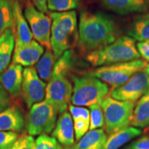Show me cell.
Masks as SVG:
<instances>
[{"instance_id": "obj_14", "label": "cell", "mask_w": 149, "mask_h": 149, "mask_svg": "<svg viewBox=\"0 0 149 149\" xmlns=\"http://www.w3.org/2000/svg\"><path fill=\"white\" fill-rule=\"evenodd\" d=\"M23 71L22 66L12 63L0 74V84L10 95L16 97L22 91Z\"/></svg>"}, {"instance_id": "obj_19", "label": "cell", "mask_w": 149, "mask_h": 149, "mask_svg": "<svg viewBox=\"0 0 149 149\" xmlns=\"http://www.w3.org/2000/svg\"><path fill=\"white\" fill-rule=\"evenodd\" d=\"M141 134V130L138 128L133 126L125 128L110 135L102 149H119Z\"/></svg>"}, {"instance_id": "obj_32", "label": "cell", "mask_w": 149, "mask_h": 149, "mask_svg": "<svg viewBox=\"0 0 149 149\" xmlns=\"http://www.w3.org/2000/svg\"><path fill=\"white\" fill-rule=\"evenodd\" d=\"M122 149H149V134L135 139Z\"/></svg>"}, {"instance_id": "obj_8", "label": "cell", "mask_w": 149, "mask_h": 149, "mask_svg": "<svg viewBox=\"0 0 149 149\" xmlns=\"http://www.w3.org/2000/svg\"><path fill=\"white\" fill-rule=\"evenodd\" d=\"M57 112L45 100L35 104L30 109L26 120V129L30 135L50 133L57 122Z\"/></svg>"}, {"instance_id": "obj_23", "label": "cell", "mask_w": 149, "mask_h": 149, "mask_svg": "<svg viewBox=\"0 0 149 149\" xmlns=\"http://www.w3.org/2000/svg\"><path fill=\"white\" fill-rule=\"evenodd\" d=\"M128 35L138 42L149 40V13L139 16L134 20Z\"/></svg>"}, {"instance_id": "obj_2", "label": "cell", "mask_w": 149, "mask_h": 149, "mask_svg": "<svg viewBox=\"0 0 149 149\" xmlns=\"http://www.w3.org/2000/svg\"><path fill=\"white\" fill-rule=\"evenodd\" d=\"M135 41L130 37L117 38L109 45L88 53L86 60L93 66H104L140 58Z\"/></svg>"}, {"instance_id": "obj_24", "label": "cell", "mask_w": 149, "mask_h": 149, "mask_svg": "<svg viewBox=\"0 0 149 149\" xmlns=\"http://www.w3.org/2000/svg\"><path fill=\"white\" fill-rule=\"evenodd\" d=\"M14 0H0V35L14 25Z\"/></svg>"}, {"instance_id": "obj_10", "label": "cell", "mask_w": 149, "mask_h": 149, "mask_svg": "<svg viewBox=\"0 0 149 149\" xmlns=\"http://www.w3.org/2000/svg\"><path fill=\"white\" fill-rule=\"evenodd\" d=\"M149 90V77L145 70L133 74L129 79L111 91L112 97L136 102Z\"/></svg>"}, {"instance_id": "obj_4", "label": "cell", "mask_w": 149, "mask_h": 149, "mask_svg": "<svg viewBox=\"0 0 149 149\" xmlns=\"http://www.w3.org/2000/svg\"><path fill=\"white\" fill-rule=\"evenodd\" d=\"M109 93L107 84L92 74L73 78L71 102L77 107L101 104Z\"/></svg>"}, {"instance_id": "obj_22", "label": "cell", "mask_w": 149, "mask_h": 149, "mask_svg": "<svg viewBox=\"0 0 149 149\" xmlns=\"http://www.w3.org/2000/svg\"><path fill=\"white\" fill-rule=\"evenodd\" d=\"M55 57L51 49H46L36 65V71L44 81H48L53 74Z\"/></svg>"}, {"instance_id": "obj_6", "label": "cell", "mask_w": 149, "mask_h": 149, "mask_svg": "<svg viewBox=\"0 0 149 149\" xmlns=\"http://www.w3.org/2000/svg\"><path fill=\"white\" fill-rule=\"evenodd\" d=\"M146 61L137 59L125 62L100 66L91 72L104 82L109 84L112 89L126 82L133 74L146 69Z\"/></svg>"}, {"instance_id": "obj_34", "label": "cell", "mask_w": 149, "mask_h": 149, "mask_svg": "<svg viewBox=\"0 0 149 149\" xmlns=\"http://www.w3.org/2000/svg\"><path fill=\"white\" fill-rule=\"evenodd\" d=\"M136 46L139 55L145 60L149 61V40L144 42H139Z\"/></svg>"}, {"instance_id": "obj_37", "label": "cell", "mask_w": 149, "mask_h": 149, "mask_svg": "<svg viewBox=\"0 0 149 149\" xmlns=\"http://www.w3.org/2000/svg\"><path fill=\"white\" fill-rule=\"evenodd\" d=\"M144 132H145V133H147V132H149V126H148V128H146V129L145 130Z\"/></svg>"}, {"instance_id": "obj_12", "label": "cell", "mask_w": 149, "mask_h": 149, "mask_svg": "<svg viewBox=\"0 0 149 149\" xmlns=\"http://www.w3.org/2000/svg\"><path fill=\"white\" fill-rule=\"evenodd\" d=\"M44 53V47L37 41L15 46L13 56V63L22 66L30 67L37 63Z\"/></svg>"}, {"instance_id": "obj_33", "label": "cell", "mask_w": 149, "mask_h": 149, "mask_svg": "<svg viewBox=\"0 0 149 149\" xmlns=\"http://www.w3.org/2000/svg\"><path fill=\"white\" fill-rule=\"evenodd\" d=\"M10 94L6 91L3 86L0 84V113L10 107Z\"/></svg>"}, {"instance_id": "obj_20", "label": "cell", "mask_w": 149, "mask_h": 149, "mask_svg": "<svg viewBox=\"0 0 149 149\" xmlns=\"http://www.w3.org/2000/svg\"><path fill=\"white\" fill-rule=\"evenodd\" d=\"M107 139V134L102 128L90 130L68 149H102Z\"/></svg>"}, {"instance_id": "obj_36", "label": "cell", "mask_w": 149, "mask_h": 149, "mask_svg": "<svg viewBox=\"0 0 149 149\" xmlns=\"http://www.w3.org/2000/svg\"><path fill=\"white\" fill-rule=\"evenodd\" d=\"M145 71H146V72L147 73V74H148V77H149V64L147 65L146 69H145Z\"/></svg>"}, {"instance_id": "obj_16", "label": "cell", "mask_w": 149, "mask_h": 149, "mask_svg": "<svg viewBox=\"0 0 149 149\" xmlns=\"http://www.w3.org/2000/svg\"><path fill=\"white\" fill-rule=\"evenodd\" d=\"M24 124V115L15 106L8 107L0 113V131H21Z\"/></svg>"}, {"instance_id": "obj_15", "label": "cell", "mask_w": 149, "mask_h": 149, "mask_svg": "<svg viewBox=\"0 0 149 149\" xmlns=\"http://www.w3.org/2000/svg\"><path fill=\"white\" fill-rule=\"evenodd\" d=\"M13 16L15 26V30L13 31L15 37V46L31 42L33 40V35L18 0H14L13 1Z\"/></svg>"}, {"instance_id": "obj_27", "label": "cell", "mask_w": 149, "mask_h": 149, "mask_svg": "<svg viewBox=\"0 0 149 149\" xmlns=\"http://www.w3.org/2000/svg\"><path fill=\"white\" fill-rule=\"evenodd\" d=\"M35 149H64L54 137L42 134L35 139Z\"/></svg>"}, {"instance_id": "obj_28", "label": "cell", "mask_w": 149, "mask_h": 149, "mask_svg": "<svg viewBox=\"0 0 149 149\" xmlns=\"http://www.w3.org/2000/svg\"><path fill=\"white\" fill-rule=\"evenodd\" d=\"M8 149H35V139L32 135L24 134L19 136Z\"/></svg>"}, {"instance_id": "obj_25", "label": "cell", "mask_w": 149, "mask_h": 149, "mask_svg": "<svg viewBox=\"0 0 149 149\" xmlns=\"http://www.w3.org/2000/svg\"><path fill=\"white\" fill-rule=\"evenodd\" d=\"M79 0H47V7L54 12H66L78 6Z\"/></svg>"}, {"instance_id": "obj_3", "label": "cell", "mask_w": 149, "mask_h": 149, "mask_svg": "<svg viewBox=\"0 0 149 149\" xmlns=\"http://www.w3.org/2000/svg\"><path fill=\"white\" fill-rule=\"evenodd\" d=\"M51 30V48L58 59L71 47L77 37V22L75 11L53 12Z\"/></svg>"}, {"instance_id": "obj_9", "label": "cell", "mask_w": 149, "mask_h": 149, "mask_svg": "<svg viewBox=\"0 0 149 149\" xmlns=\"http://www.w3.org/2000/svg\"><path fill=\"white\" fill-rule=\"evenodd\" d=\"M24 16L26 19L33 37L46 49L51 48V16L37 10L35 6L28 1L24 9Z\"/></svg>"}, {"instance_id": "obj_35", "label": "cell", "mask_w": 149, "mask_h": 149, "mask_svg": "<svg viewBox=\"0 0 149 149\" xmlns=\"http://www.w3.org/2000/svg\"><path fill=\"white\" fill-rule=\"evenodd\" d=\"M32 1L37 10H40L44 13H48L47 0H32Z\"/></svg>"}, {"instance_id": "obj_31", "label": "cell", "mask_w": 149, "mask_h": 149, "mask_svg": "<svg viewBox=\"0 0 149 149\" xmlns=\"http://www.w3.org/2000/svg\"><path fill=\"white\" fill-rule=\"evenodd\" d=\"M73 125L75 139L77 141H79L88 132L90 126V122L84 120H77L73 121Z\"/></svg>"}, {"instance_id": "obj_30", "label": "cell", "mask_w": 149, "mask_h": 149, "mask_svg": "<svg viewBox=\"0 0 149 149\" xmlns=\"http://www.w3.org/2000/svg\"><path fill=\"white\" fill-rule=\"evenodd\" d=\"M18 137L16 132L0 131V149H8Z\"/></svg>"}, {"instance_id": "obj_26", "label": "cell", "mask_w": 149, "mask_h": 149, "mask_svg": "<svg viewBox=\"0 0 149 149\" xmlns=\"http://www.w3.org/2000/svg\"><path fill=\"white\" fill-rule=\"evenodd\" d=\"M90 126L89 130L98 129L104 126V115L101 104H97L90 107Z\"/></svg>"}, {"instance_id": "obj_21", "label": "cell", "mask_w": 149, "mask_h": 149, "mask_svg": "<svg viewBox=\"0 0 149 149\" xmlns=\"http://www.w3.org/2000/svg\"><path fill=\"white\" fill-rule=\"evenodd\" d=\"M130 126L143 128L149 126V90L135 104Z\"/></svg>"}, {"instance_id": "obj_11", "label": "cell", "mask_w": 149, "mask_h": 149, "mask_svg": "<svg viewBox=\"0 0 149 149\" xmlns=\"http://www.w3.org/2000/svg\"><path fill=\"white\" fill-rule=\"evenodd\" d=\"M46 84L39 77L36 69L33 67H26L23 71L22 92L27 107L43 101L45 98Z\"/></svg>"}, {"instance_id": "obj_17", "label": "cell", "mask_w": 149, "mask_h": 149, "mask_svg": "<svg viewBox=\"0 0 149 149\" xmlns=\"http://www.w3.org/2000/svg\"><path fill=\"white\" fill-rule=\"evenodd\" d=\"M108 8L120 15L144 12L147 8L146 0H102Z\"/></svg>"}, {"instance_id": "obj_29", "label": "cell", "mask_w": 149, "mask_h": 149, "mask_svg": "<svg viewBox=\"0 0 149 149\" xmlns=\"http://www.w3.org/2000/svg\"><path fill=\"white\" fill-rule=\"evenodd\" d=\"M69 111L73 121L84 120L90 122V111L86 108L70 105Z\"/></svg>"}, {"instance_id": "obj_7", "label": "cell", "mask_w": 149, "mask_h": 149, "mask_svg": "<svg viewBox=\"0 0 149 149\" xmlns=\"http://www.w3.org/2000/svg\"><path fill=\"white\" fill-rule=\"evenodd\" d=\"M67 72L53 70L46 88L45 101L53 106L58 114L66 111L71 102L72 86Z\"/></svg>"}, {"instance_id": "obj_5", "label": "cell", "mask_w": 149, "mask_h": 149, "mask_svg": "<svg viewBox=\"0 0 149 149\" xmlns=\"http://www.w3.org/2000/svg\"><path fill=\"white\" fill-rule=\"evenodd\" d=\"M136 102L122 101L107 96L101 102L107 135L129 127Z\"/></svg>"}, {"instance_id": "obj_18", "label": "cell", "mask_w": 149, "mask_h": 149, "mask_svg": "<svg viewBox=\"0 0 149 149\" xmlns=\"http://www.w3.org/2000/svg\"><path fill=\"white\" fill-rule=\"evenodd\" d=\"M15 47V37L13 29L0 35V74L8 68Z\"/></svg>"}, {"instance_id": "obj_1", "label": "cell", "mask_w": 149, "mask_h": 149, "mask_svg": "<svg viewBox=\"0 0 149 149\" xmlns=\"http://www.w3.org/2000/svg\"><path fill=\"white\" fill-rule=\"evenodd\" d=\"M78 39L81 50L88 53L109 45L117 39L114 22L101 13L83 11L79 16Z\"/></svg>"}, {"instance_id": "obj_13", "label": "cell", "mask_w": 149, "mask_h": 149, "mask_svg": "<svg viewBox=\"0 0 149 149\" xmlns=\"http://www.w3.org/2000/svg\"><path fill=\"white\" fill-rule=\"evenodd\" d=\"M52 135L59 144L67 148L74 144L73 120L69 112L66 111L59 115Z\"/></svg>"}]
</instances>
